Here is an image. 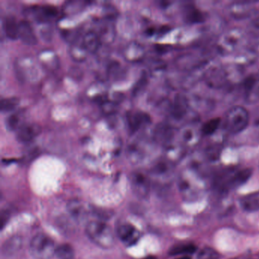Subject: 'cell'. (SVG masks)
<instances>
[{"instance_id":"obj_1","label":"cell","mask_w":259,"mask_h":259,"mask_svg":"<svg viewBox=\"0 0 259 259\" xmlns=\"http://www.w3.org/2000/svg\"><path fill=\"white\" fill-rule=\"evenodd\" d=\"M89 239L100 248L109 249L114 246L116 236L111 227L102 221H92L86 225Z\"/></svg>"},{"instance_id":"obj_2","label":"cell","mask_w":259,"mask_h":259,"mask_svg":"<svg viewBox=\"0 0 259 259\" xmlns=\"http://www.w3.org/2000/svg\"><path fill=\"white\" fill-rule=\"evenodd\" d=\"M245 34L239 28H231L223 33L216 42L217 51L221 55H231L242 49Z\"/></svg>"},{"instance_id":"obj_3","label":"cell","mask_w":259,"mask_h":259,"mask_svg":"<svg viewBox=\"0 0 259 259\" xmlns=\"http://www.w3.org/2000/svg\"><path fill=\"white\" fill-rule=\"evenodd\" d=\"M57 245L48 235L40 233L30 242V251L35 259H51L56 256Z\"/></svg>"},{"instance_id":"obj_4","label":"cell","mask_w":259,"mask_h":259,"mask_svg":"<svg viewBox=\"0 0 259 259\" xmlns=\"http://www.w3.org/2000/svg\"><path fill=\"white\" fill-rule=\"evenodd\" d=\"M249 123V113L245 107L235 106L226 116V128L233 134L242 133Z\"/></svg>"},{"instance_id":"obj_5","label":"cell","mask_w":259,"mask_h":259,"mask_svg":"<svg viewBox=\"0 0 259 259\" xmlns=\"http://www.w3.org/2000/svg\"><path fill=\"white\" fill-rule=\"evenodd\" d=\"M202 78L205 84L213 89H221L229 82L227 70L219 66L205 68Z\"/></svg>"},{"instance_id":"obj_6","label":"cell","mask_w":259,"mask_h":259,"mask_svg":"<svg viewBox=\"0 0 259 259\" xmlns=\"http://www.w3.org/2000/svg\"><path fill=\"white\" fill-rule=\"evenodd\" d=\"M116 236L126 247L136 245L142 234L141 232L130 223H122L116 230Z\"/></svg>"},{"instance_id":"obj_7","label":"cell","mask_w":259,"mask_h":259,"mask_svg":"<svg viewBox=\"0 0 259 259\" xmlns=\"http://www.w3.org/2000/svg\"><path fill=\"white\" fill-rule=\"evenodd\" d=\"M132 190L137 198L145 199L148 198L151 191L149 179L141 172H133L130 178Z\"/></svg>"},{"instance_id":"obj_8","label":"cell","mask_w":259,"mask_h":259,"mask_svg":"<svg viewBox=\"0 0 259 259\" xmlns=\"http://www.w3.org/2000/svg\"><path fill=\"white\" fill-rule=\"evenodd\" d=\"M180 139L184 147L193 148L196 146L201 141V128L197 126L194 122L186 124L180 132Z\"/></svg>"},{"instance_id":"obj_9","label":"cell","mask_w":259,"mask_h":259,"mask_svg":"<svg viewBox=\"0 0 259 259\" xmlns=\"http://www.w3.org/2000/svg\"><path fill=\"white\" fill-rule=\"evenodd\" d=\"M254 10L255 8L252 3L236 2L229 6L228 13L233 19L244 20L251 17Z\"/></svg>"},{"instance_id":"obj_10","label":"cell","mask_w":259,"mask_h":259,"mask_svg":"<svg viewBox=\"0 0 259 259\" xmlns=\"http://www.w3.org/2000/svg\"><path fill=\"white\" fill-rule=\"evenodd\" d=\"M66 207L69 214L77 222H83L85 221L89 218V215L92 213V210L89 205L81 200H70Z\"/></svg>"},{"instance_id":"obj_11","label":"cell","mask_w":259,"mask_h":259,"mask_svg":"<svg viewBox=\"0 0 259 259\" xmlns=\"http://www.w3.org/2000/svg\"><path fill=\"white\" fill-rule=\"evenodd\" d=\"M189 101L186 95L177 94L174 97V101L170 104L171 116L176 120H181L186 117L189 109Z\"/></svg>"},{"instance_id":"obj_12","label":"cell","mask_w":259,"mask_h":259,"mask_svg":"<svg viewBox=\"0 0 259 259\" xmlns=\"http://www.w3.org/2000/svg\"><path fill=\"white\" fill-rule=\"evenodd\" d=\"M41 131V126L35 122L22 124L16 132V139L21 142H28L38 136Z\"/></svg>"},{"instance_id":"obj_13","label":"cell","mask_w":259,"mask_h":259,"mask_svg":"<svg viewBox=\"0 0 259 259\" xmlns=\"http://www.w3.org/2000/svg\"><path fill=\"white\" fill-rule=\"evenodd\" d=\"M174 130L170 125L166 123H159L156 125L153 132V137L157 143L167 146L171 144L174 138Z\"/></svg>"},{"instance_id":"obj_14","label":"cell","mask_w":259,"mask_h":259,"mask_svg":"<svg viewBox=\"0 0 259 259\" xmlns=\"http://www.w3.org/2000/svg\"><path fill=\"white\" fill-rule=\"evenodd\" d=\"M151 116L145 112H130L127 114L128 128L133 133L137 131L143 125L151 123Z\"/></svg>"},{"instance_id":"obj_15","label":"cell","mask_w":259,"mask_h":259,"mask_svg":"<svg viewBox=\"0 0 259 259\" xmlns=\"http://www.w3.org/2000/svg\"><path fill=\"white\" fill-rule=\"evenodd\" d=\"M19 38L25 45H34L37 39L34 28L28 21L22 19L19 21Z\"/></svg>"},{"instance_id":"obj_16","label":"cell","mask_w":259,"mask_h":259,"mask_svg":"<svg viewBox=\"0 0 259 259\" xmlns=\"http://www.w3.org/2000/svg\"><path fill=\"white\" fill-rule=\"evenodd\" d=\"M2 25L7 37L13 40L19 37V22H17L14 16H6L3 19Z\"/></svg>"},{"instance_id":"obj_17","label":"cell","mask_w":259,"mask_h":259,"mask_svg":"<svg viewBox=\"0 0 259 259\" xmlns=\"http://www.w3.org/2000/svg\"><path fill=\"white\" fill-rule=\"evenodd\" d=\"M240 206L247 212L259 210V191L245 195L240 199Z\"/></svg>"},{"instance_id":"obj_18","label":"cell","mask_w":259,"mask_h":259,"mask_svg":"<svg viewBox=\"0 0 259 259\" xmlns=\"http://www.w3.org/2000/svg\"><path fill=\"white\" fill-rule=\"evenodd\" d=\"M100 36L95 31H89L83 37L82 44L88 52L95 53L101 45Z\"/></svg>"},{"instance_id":"obj_19","label":"cell","mask_w":259,"mask_h":259,"mask_svg":"<svg viewBox=\"0 0 259 259\" xmlns=\"http://www.w3.org/2000/svg\"><path fill=\"white\" fill-rule=\"evenodd\" d=\"M144 48L142 45L136 42H132L130 45H127L126 48L124 50V56L125 58L130 61H138L140 60L144 57Z\"/></svg>"},{"instance_id":"obj_20","label":"cell","mask_w":259,"mask_h":259,"mask_svg":"<svg viewBox=\"0 0 259 259\" xmlns=\"http://www.w3.org/2000/svg\"><path fill=\"white\" fill-rule=\"evenodd\" d=\"M34 13L36 15L37 21L45 22L55 17L57 15V10L54 6H42L38 8L37 7L34 9Z\"/></svg>"},{"instance_id":"obj_21","label":"cell","mask_w":259,"mask_h":259,"mask_svg":"<svg viewBox=\"0 0 259 259\" xmlns=\"http://www.w3.org/2000/svg\"><path fill=\"white\" fill-rule=\"evenodd\" d=\"M185 148L183 145L169 144L166 146V159L169 162H177L181 160L185 154Z\"/></svg>"},{"instance_id":"obj_22","label":"cell","mask_w":259,"mask_h":259,"mask_svg":"<svg viewBox=\"0 0 259 259\" xmlns=\"http://www.w3.org/2000/svg\"><path fill=\"white\" fill-rule=\"evenodd\" d=\"M252 174V170L250 168L241 169L238 172H235L229 180V185L233 186H240L248 181V179L251 177Z\"/></svg>"},{"instance_id":"obj_23","label":"cell","mask_w":259,"mask_h":259,"mask_svg":"<svg viewBox=\"0 0 259 259\" xmlns=\"http://www.w3.org/2000/svg\"><path fill=\"white\" fill-rule=\"evenodd\" d=\"M88 51L84 48V45L81 43V45H75L72 43L69 48V53L70 57L76 61L81 62L86 58V54Z\"/></svg>"},{"instance_id":"obj_24","label":"cell","mask_w":259,"mask_h":259,"mask_svg":"<svg viewBox=\"0 0 259 259\" xmlns=\"http://www.w3.org/2000/svg\"><path fill=\"white\" fill-rule=\"evenodd\" d=\"M221 119L218 117L213 118V119L207 121L201 127V133H202L203 136H210L214 134L221 125Z\"/></svg>"},{"instance_id":"obj_25","label":"cell","mask_w":259,"mask_h":259,"mask_svg":"<svg viewBox=\"0 0 259 259\" xmlns=\"http://www.w3.org/2000/svg\"><path fill=\"white\" fill-rule=\"evenodd\" d=\"M238 55L239 56H237L236 59V65L238 66H245L254 62L256 57V53L252 50H247Z\"/></svg>"},{"instance_id":"obj_26","label":"cell","mask_w":259,"mask_h":259,"mask_svg":"<svg viewBox=\"0 0 259 259\" xmlns=\"http://www.w3.org/2000/svg\"><path fill=\"white\" fill-rule=\"evenodd\" d=\"M75 255L73 247L69 244H63L57 246L56 257L59 259H72Z\"/></svg>"},{"instance_id":"obj_27","label":"cell","mask_w":259,"mask_h":259,"mask_svg":"<svg viewBox=\"0 0 259 259\" xmlns=\"http://www.w3.org/2000/svg\"><path fill=\"white\" fill-rule=\"evenodd\" d=\"M22 245V239L19 237H13L6 242L4 245V252L6 254H13L19 249Z\"/></svg>"},{"instance_id":"obj_28","label":"cell","mask_w":259,"mask_h":259,"mask_svg":"<svg viewBox=\"0 0 259 259\" xmlns=\"http://www.w3.org/2000/svg\"><path fill=\"white\" fill-rule=\"evenodd\" d=\"M19 104V99L16 97L4 98L0 101V109L2 112H10L16 108Z\"/></svg>"},{"instance_id":"obj_29","label":"cell","mask_w":259,"mask_h":259,"mask_svg":"<svg viewBox=\"0 0 259 259\" xmlns=\"http://www.w3.org/2000/svg\"><path fill=\"white\" fill-rule=\"evenodd\" d=\"M221 151H222V146L221 144L216 142L208 145V147L206 148L205 154L209 160L215 161L219 159Z\"/></svg>"},{"instance_id":"obj_30","label":"cell","mask_w":259,"mask_h":259,"mask_svg":"<svg viewBox=\"0 0 259 259\" xmlns=\"http://www.w3.org/2000/svg\"><path fill=\"white\" fill-rule=\"evenodd\" d=\"M99 36L101 37V41H103V40L104 42L112 41L115 36L114 27L110 24L104 25L101 28V34Z\"/></svg>"},{"instance_id":"obj_31","label":"cell","mask_w":259,"mask_h":259,"mask_svg":"<svg viewBox=\"0 0 259 259\" xmlns=\"http://www.w3.org/2000/svg\"><path fill=\"white\" fill-rule=\"evenodd\" d=\"M204 15L196 9H191L186 13V19L189 23H201L204 22Z\"/></svg>"},{"instance_id":"obj_32","label":"cell","mask_w":259,"mask_h":259,"mask_svg":"<svg viewBox=\"0 0 259 259\" xmlns=\"http://www.w3.org/2000/svg\"><path fill=\"white\" fill-rule=\"evenodd\" d=\"M196 250L197 248L195 245H192V244H188V245L174 247L169 251V254L172 255L179 254H193L196 251Z\"/></svg>"},{"instance_id":"obj_33","label":"cell","mask_w":259,"mask_h":259,"mask_svg":"<svg viewBox=\"0 0 259 259\" xmlns=\"http://www.w3.org/2000/svg\"><path fill=\"white\" fill-rule=\"evenodd\" d=\"M220 254L214 248L204 247L198 254V259H219Z\"/></svg>"},{"instance_id":"obj_34","label":"cell","mask_w":259,"mask_h":259,"mask_svg":"<svg viewBox=\"0 0 259 259\" xmlns=\"http://www.w3.org/2000/svg\"><path fill=\"white\" fill-rule=\"evenodd\" d=\"M19 122H20L19 115L18 113H13V114H10L8 117L6 118V127L10 131L18 130L20 127Z\"/></svg>"},{"instance_id":"obj_35","label":"cell","mask_w":259,"mask_h":259,"mask_svg":"<svg viewBox=\"0 0 259 259\" xmlns=\"http://www.w3.org/2000/svg\"><path fill=\"white\" fill-rule=\"evenodd\" d=\"M248 31L254 37L259 38V16H256L248 25Z\"/></svg>"},{"instance_id":"obj_36","label":"cell","mask_w":259,"mask_h":259,"mask_svg":"<svg viewBox=\"0 0 259 259\" xmlns=\"http://www.w3.org/2000/svg\"><path fill=\"white\" fill-rule=\"evenodd\" d=\"M121 72V65L119 62L113 61L110 63L108 67V74L110 76L113 77V78H116L120 75L119 72Z\"/></svg>"},{"instance_id":"obj_37","label":"cell","mask_w":259,"mask_h":259,"mask_svg":"<svg viewBox=\"0 0 259 259\" xmlns=\"http://www.w3.org/2000/svg\"><path fill=\"white\" fill-rule=\"evenodd\" d=\"M101 104H102L103 110L107 113H113L114 111L115 107H116V102L115 101L113 102V101H109L106 100Z\"/></svg>"},{"instance_id":"obj_38","label":"cell","mask_w":259,"mask_h":259,"mask_svg":"<svg viewBox=\"0 0 259 259\" xmlns=\"http://www.w3.org/2000/svg\"><path fill=\"white\" fill-rule=\"evenodd\" d=\"M147 77L145 75H143L142 78H140L139 81L136 83V86L134 88V92L136 93V92H139V91L142 90L147 84Z\"/></svg>"},{"instance_id":"obj_39","label":"cell","mask_w":259,"mask_h":259,"mask_svg":"<svg viewBox=\"0 0 259 259\" xmlns=\"http://www.w3.org/2000/svg\"><path fill=\"white\" fill-rule=\"evenodd\" d=\"M9 217H10V214L7 211L2 212V214H1V227L2 228H4L5 224H7Z\"/></svg>"},{"instance_id":"obj_40","label":"cell","mask_w":259,"mask_h":259,"mask_svg":"<svg viewBox=\"0 0 259 259\" xmlns=\"http://www.w3.org/2000/svg\"><path fill=\"white\" fill-rule=\"evenodd\" d=\"M254 130L259 139V119H256L254 123Z\"/></svg>"},{"instance_id":"obj_41","label":"cell","mask_w":259,"mask_h":259,"mask_svg":"<svg viewBox=\"0 0 259 259\" xmlns=\"http://www.w3.org/2000/svg\"><path fill=\"white\" fill-rule=\"evenodd\" d=\"M156 29L154 27H150L148 29L146 30V33L148 35H153L155 33Z\"/></svg>"},{"instance_id":"obj_42","label":"cell","mask_w":259,"mask_h":259,"mask_svg":"<svg viewBox=\"0 0 259 259\" xmlns=\"http://www.w3.org/2000/svg\"><path fill=\"white\" fill-rule=\"evenodd\" d=\"M142 259H157V257H154V256L153 255H148L146 256V257H144V258Z\"/></svg>"},{"instance_id":"obj_43","label":"cell","mask_w":259,"mask_h":259,"mask_svg":"<svg viewBox=\"0 0 259 259\" xmlns=\"http://www.w3.org/2000/svg\"><path fill=\"white\" fill-rule=\"evenodd\" d=\"M176 259H192V258H191V257H189V256L186 255V256H183V257H178V258H176Z\"/></svg>"}]
</instances>
